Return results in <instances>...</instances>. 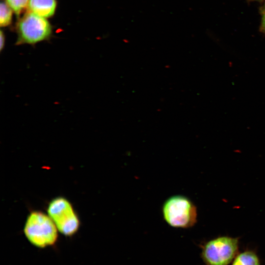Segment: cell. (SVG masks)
<instances>
[{
    "label": "cell",
    "mask_w": 265,
    "mask_h": 265,
    "mask_svg": "<svg viewBox=\"0 0 265 265\" xmlns=\"http://www.w3.org/2000/svg\"><path fill=\"white\" fill-rule=\"evenodd\" d=\"M58 231L49 215L38 210L29 213L24 227V233L27 239L39 248L54 245L58 239Z\"/></svg>",
    "instance_id": "1"
},
{
    "label": "cell",
    "mask_w": 265,
    "mask_h": 265,
    "mask_svg": "<svg viewBox=\"0 0 265 265\" xmlns=\"http://www.w3.org/2000/svg\"><path fill=\"white\" fill-rule=\"evenodd\" d=\"M162 212L165 222L174 228H190L197 221V209L192 202L184 196L169 197L162 206Z\"/></svg>",
    "instance_id": "2"
},
{
    "label": "cell",
    "mask_w": 265,
    "mask_h": 265,
    "mask_svg": "<svg viewBox=\"0 0 265 265\" xmlns=\"http://www.w3.org/2000/svg\"><path fill=\"white\" fill-rule=\"evenodd\" d=\"M205 265H228L238 254V238L220 236L201 244Z\"/></svg>",
    "instance_id": "3"
},
{
    "label": "cell",
    "mask_w": 265,
    "mask_h": 265,
    "mask_svg": "<svg viewBox=\"0 0 265 265\" xmlns=\"http://www.w3.org/2000/svg\"><path fill=\"white\" fill-rule=\"evenodd\" d=\"M17 32L16 45H34L48 40L51 36L52 28L46 18L28 11L19 20Z\"/></svg>",
    "instance_id": "4"
},
{
    "label": "cell",
    "mask_w": 265,
    "mask_h": 265,
    "mask_svg": "<svg viewBox=\"0 0 265 265\" xmlns=\"http://www.w3.org/2000/svg\"><path fill=\"white\" fill-rule=\"evenodd\" d=\"M47 212L58 231L64 236L71 237L79 231V217L72 204L65 197L58 196L52 199L47 206Z\"/></svg>",
    "instance_id": "5"
},
{
    "label": "cell",
    "mask_w": 265,
    "mask_h": 265,
    "mask_svg": "<svg viewBox=\"0 0 265 265\" xmlns=\"http://www.w3.org/2000/svg\"><path fill=\"white\" fill-rule=\"evenodd\" d=\"M56 7V0H29L28 11L47 18L53 16Z\"/></svg>",
    "instance_id": "6"
},
{
    "label": "cell",
    "mask_w": 265,
    "mask_h": 265,
    "mask_svg": "<svg viewBox=\"0 0 265 265\" xmlns=\"http://www.w3.org/2000/svg\"><path fill=\"white\" fill-rule=\"evenodd\" d=\"M232 265H261L256 253L251 250H246L237 255Z\"/></svg>",
    "instance_id": "7"
},
{
    "label": "cell",
    "mask_w": 265,
    "mask_h": 265,
    "mask_svg": "<svg viewBox=\"0 0 265 265\" xmlns=\"http://www.w3.org/2000/svg\"><path fill=\"white\" fill-rule=\"evenodd\" d=\"M13 10L6 2L1 1L0 4V25L5 27L9 25L12 21Z\"/></svg>",
    "instance_id": "8"
},
{
    "label": "cell",
    "mask_w": 265,
    "mask_h": 265,
    "mask_svg": "<svg viewBox=\"0 0 265 265\" xmlns=\"http://www.w3.org/2000/svg\"><path fill=\"white\" fill-rule=\"evenodd\" d=\"M28 1L29 0H6L5 1L17 16L27 7Z\"/></svg>",
    "instance_id": "9"
},
{
    "label": "cell",
    "mask_w": 265,
    "mask_h": 265,
    "mask_svg": "<svg viewBox=\"0 0 265 265\" xmlns=\"http://www.w3.org/2000/svg\"><path fill=\"white\" fill-rule=\"evenodd\" d=\"M260 30L263 32H265V5L262 10V21L260 26Z\"/></svg>",
    "instance_id": "10"
},
{
    "label": "cell",
    "mask_w": 265,
    "mask_h": 265,
    "mask_svg": "<svg viewBox=\"0 0 265 265\" xmlns=\"http://www.w3.org/2000/svg\"><path fill=\"white\" fill-rule=\"evenodd\" d=\"M5 36L2 30L0 32V51H2L5 45Z\"/></svg>",
    "instance_id": "11"
}]
</instances>
